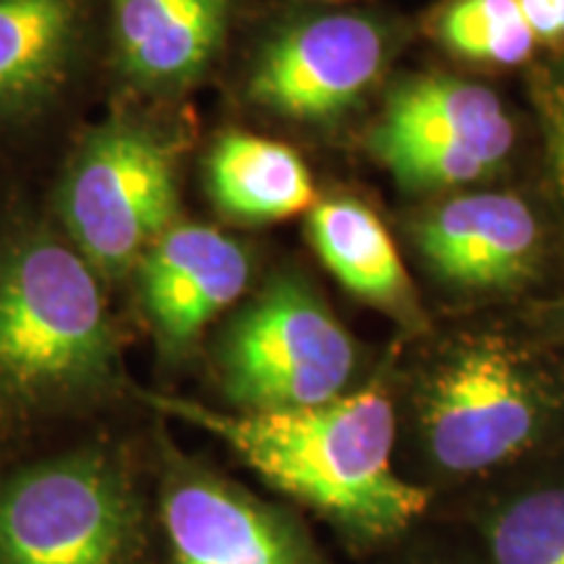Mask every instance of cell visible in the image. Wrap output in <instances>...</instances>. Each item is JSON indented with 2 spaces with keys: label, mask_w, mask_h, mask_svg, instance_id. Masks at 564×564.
Wrapping results in <instances>:
<instances>
[{
  "label": "cell",
  "mask_w": 564,
  "mask_h": 564,
  "mask_svg": "<svg viewBox=\"0 0 564 564\" xmlns=\"http://www.w3.org/2000/svg\"><path fill=\"white\" fill-rule=\"evenodd\" d=\"M423 423L434 460L455 474H474L528 447L539 426V403L510 352L478 345L434 379Z\"/></svg>",
  "instance_id": "52a82bcc"
},
{
  "label": "cell",
  "mask_w": 564,
  "mask_h": 564,
  "mask_svg": "<svg viewBox=\"0 0 564 564\" xmlns=\"http://www.w3.org/2000/svg\"><path fill=\"white\" fill-rule=\"evenodd\" d=\"M434 26L449 51L494 66L523 63L535 47L514 0H449Z\"/></svg>",
  "instance_id": "2e32d148"
},
{
  "label": "cell",
  "mask_w": 564,
  "mask_h": 564,
  "mask_svg": "<svg viewBox=\"0 0 564 564\" xmlns=\"http://www.w3.org/2000/svg\"><path fill=\"white\" fill-rule=\"evenodd\" d=\"M217 366L241 411H291L340 398L356 348L312 288L280 278L228 324Z\"/></svg>",
  "instance_id": "5b68a950"
},
{
  "label": "cell",
  "mask_w": 564,
  "mask_h": 564,
  "mask_svg": "<svg viewBox=\"0 0 564 564\" xmlns=\"http://www.w3.org/2000/svg\"><path fill=\"white\" fill-rule=\"evenodd\" d=\"M308 238L316 253L361 299L387 308H403L411 299L403 259L390 230L366 204L335 196L319 199L308 209Z\"/></svg>",
  "instance_id": "5bb4252c"
},
{
  "label": "cell",
  "mask_w": 564,
  "mask_h": 564,
  "mask_svg": "<svg viewBox=\"0 0 564 564\" xmlns=\"http://www.w3.org/2000/svg\"><path fill=\"white\" fill-rule=\"evenodd\" d=\"M387 66L382 26L361 13H319L282 26L246 74L253 108L299 123H329L364 100Z\"/></svg>",
  "instance_id": "8992f818"
},
{
  "label": "cell",
  "mask_w": 564,
  "mask_h": 564,
  "mask_svg": "<svg viewBox=\"0 0 564 564\" xmlns=\"http://www.w3.org/2000/svg\"><path fill=\"white\" fill-rule=\"evenodd\" d=\"M535 45L564 42V0H514Z\"/></svg>",
  "instance_id": "d6986e66"
},
{
  "label": "cell",
  "mask_w": 564,
  "mask_h": 564,
  "mask_svg": "<svg viewBox=\"0 0 564 564\" xmlns=\"http://www.w3.org/2000/svg\"><path fill=\"white\" fill-rule=\"evenodd\" d=\"M204 175L212 204L232 223L288 220L319 202L301 154L257 133H223L212 144Z\"/></svg>",
  "instance_id": "4fadbf2b"
},
{
  "label": "cell",
  "mask_w": 564,
  "mask_h": 564,
  "mask_svg": "<svg viewBox=\"0 0 564 564\" xmlns=\"http://www.w3.org/2000/svg\"><path fill=\"white\" fill-rule=\"evenodd\" d=\"M423 257L442 278L468 288H502L531 270L539 225L510 194L455 196L419 225Z\"/></svg>",
  "instance_id": "7c38bea8"
},
{
  "label": "cell",
  "mask_w": 564,
  "mask_h": 564,
  "mask_svg": "<svg viewBox=\"0 0 564 564\" xmlns=\"http://www.w3.org/2000/svg\"><path fill=\"white\" fill-rule=\"evenodd\" d=\"M162 525L171 564H314L285 514L207 474L165 484Z\"/></svg>",
  "instance_id": "9c48e42d"
},
{
  "label": "cell",
  "mask_w": 564,
  "mask_h": 564,
  "mask_svg": "<svg viewBox=\"0 0 564 564\" xmlns=\"http://www.w3.org/2000/svg\"><path fill=\"white\" fill-rule=\"evenodd\" d=\"M232 0H108L112 63L141 97L167 100L202 79L228 37Z\"/></svg>",
  "instance_id": "30bf717a"
},
{
  "label": "cell",
  "mask_w": 564,
  "mask_h": 564,
  "mask_svg": "<svg viewBox=\"0 0 564 564\" xmlns=\"http://www.w3.org/2000/svg\"><path fill=\"white\" fill-rule=\"evenodd\" d=\"M150 403L215 434L267 484L350 533H400L429 507L426 489L394 474V413L377 384L291 411L223 413L165 394Z\"/></svg>",
  "instance_id": "6da1fadb"
},
{
  "label": "cell",
  "mask_w": 564,
  "mask_h": 564,
  "mask_svg": "<svg viewBox=\"0 0 564 564\" xmlns=\"http://www.w3.org/2000/svg\"><path fill=\"white\" fill-rule=\"evenodd\" d=\"M121 371L102 278L66 236L0 238V403L55 411L100 398Z\"/></svg>",
  "instance_id": "7a4b0ae2"
},
{
  "label": "cell",
  "mask_w": 564,
  "mask_h": 564,
  "mask_svg": "<svg viewBox=\"0 0 564 564\" xmlns=\"http://www.w3.org/2000/svg\"><path fill=\"white\" fill-rule=\"evenodd\" d=\"M497 564H564V489L518 499L491 528Z\"/></svg>",
  "instance_id": "ac0fdd59"
},
{
  "label": "cell",
  "mask_w": 564,
  "mask_h": 564,
  "mask_svg": "<svg viewBox=\"0 0 564 564\" xmlns=\"http://www.w3.org/2000/svg\"><path fill=\"white\" fill-rule=\"evenodd\" d=\"M141 314L162 358H183L251 278L243 243L202 223H173L133 267Z\"/></svg>",
  "instance_id": "ba28073f"
},
{
  "label": "cell",
  "mask_w": 564,
  "mask_h": 564,
  "mask_svg": "<svg viewBox=\"0 0 564 564\" xmlns=\"http://www.w3.org/2000/svg\"><path fill=\"white\" fill-rule=\"evenodd\" d=\"M379 123L453 139L497 167L512 150V123L494 91L449 76H419L400 84Z\"/></svg>",
  "instance_id": "9a60e30c"
},
{
  "label": "cell",
  "mask_w": 564,
  "mask_h": 564,
  "mask_svg": "<svg viewBox=\"0 0 564 564\" xmlns=\"http://www.w3.org/2000/svg\"><path fill=\"white\" fill-rule=\"evenodd\" d=\"M141 546L139 497L102 449L0 478V564H139Z\"/></svg>",
  "instance_id": "277c9868"
},
{
  "label": "cell",
  "mask_w": 564,
  "mask_h": 564,
  "mask_svg": "<svg viewBox=\"0 0 564 564\" xmlns=\"http://www.w3.org/2000/svg\"><path fill=\"white\" fill-rule=\"evenodd\" d=\"M369 150L384 167H390L394 178L415 188L460 186L484 178L491 171L481 154L453 139L394 129L387 123H377L371 131Z\"/></svg>",
  "instance_id": "e0dca14e"
},
{
  "label": "cell",
  "mask_w": 564,
  "mask_h": 564,
  "mask_svg": "<svg viewBox=\"0 0 564 564\" xmlns=\"http://www.w3.org/2000/svg\"><path fill=\"white\" fill-rule=\"evenodd\" d=\"M95 0H0V121L61 100L91 40Z\"/></svg>",
  "instance_id": "8fae6325"
},
{
  "label": "cell",
  "mask_w": 564,
  "mask_h": 564,
  "mask_svg": "<svg viewBox=\"0 0 564 564\" xmlns=\"http://www.w3.org/2000/svg\"><path fill=\"white\" fill-rule=\"evenodd\" d=\"M552 167L556 186L564 196V79L556 87L552 102Z\"/></svg>",
  "instance_id": "ffe728a7"
},
{
  "label": "cell",
  "mask_w": 564,
  "mask_h": 564,
  "mask_svg": "<svg viewBox=\"0 0 564 564\" xmlns=\"http://www.w3.org/2000/svg\"><path fill=\"white\" fill-rule=\"evenodd\" d=\"M63 236L100 278H121L178 223V139L141 112L87 131L58 183Z\"/></svg>",
  "instance_id": "3957f363"
}]
</instances>
